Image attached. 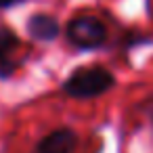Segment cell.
Wrapping results in <instances>:
<instances>
[{"instance_id":"6da1fadb","label":"cell","mask_w":153,"mask_h":153,"mask_svg":"<svg viewBox=\"0 0 153 153\" xmlns=\"http://www.w3.org/2000/svg\"><path fill=\"white\" fill-rule=\"evenodd\" d=\"M113 86H115V76L105 67H80L63 82L65 94L74 99H92L105 94Z\"/></svg>"},{"instance_id":"7a4b0ae2","label":"cell","mask_w":153,"mask_h":153,"mask_svg":"<svg viewBox=\"0 0 153 153\" xmlns=\"http://www.w3.org/2000/svg\"><path fill=\"white\" fill-rule=\"evenodd\" d=\"M67 40L78 48H99L107 40V27L101 19L92 15H80L74 17L67 23Z\"/></svg>"},{"instance_id":"3957f363","label":"cell","mask_w":153,"mask_h":153,"mask_svg":"<svg viewBox=\"0 0 153 153\" xmlns=\"http://www.w3.org/2000/svg\"><path fill=\"white\" fill-rule=\"evenodd\" d=\"M76 147H78V134L69 128H59L46 134L36 145V153H74Z\"/></svg>"},{"instance_id":"277c9868","label":"cell","mask_w":153,"mask_h":153,"mask_svg":"<svg viewBox=\"0 0 153 153\" xmlns=\"http://www.w3.org/2000/svg\"><path fill=\"white\" fill-rule=\"evenodd\" d=\"M19 48V38L9 27H0V78H11L19 61L15 59V51Z\"/></svg>"},{"instance_id":"5b68a950","label":"cell","mask_w":153,"mask_h":153,"mask_svg":"<svg viewBox=\"0 0 153 153\" xmlns=\"http://www.w3.org/2000/svg\"><path fill=\"white\" fill-rule=\"evenodd\" d=\"M27 34L34 40L40 42H51L59 36V21L53 15L46 13H36L27 19Z\"/></svg>"},{"instance_id":"8992f818","label":"cell","mask_w":153,"mask_h":153,"mask_svg":"<svg viewBox=\"0 0 153 153\" xmlns=\"http://www.w3.org/2000/svg\"><path fill=\"white\" fill-rule=\"evenodd\" d=\"M19 2H23V0H0V9H9V7L19 4Z\"/></svg>"}]
</instances>
